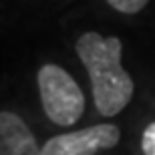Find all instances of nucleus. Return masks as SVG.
Returning <instances> with one entry per match:
<instances>
[{
    "label": "nucleus",
    "instance_id": "nucleus-6",
    "mask_svg": "<svg viewBox=\"0 0 155 155\" xmlns=\"http://www.w3.org/2000/svg\"><path fill=\"white\" fill-rule=\"evenodd\" d=\"M141 149H143V155H155V121L145 127L141 135Z\"/></svg>",
    "mask_w": 155,
    "mask_h": 155
},
{
    "label": "nucleus",
    "instance_id": "nucleus-3",
    "mask_svg": "<svg viewBox=\"0 0 155 155\" xmlns=\"http://www.w3.org/2000/svg\"><path fill=\"white\" fill-rule=\"evenodd\" d=\"M119 139V127L113 123H103V125H93L79 131L54 135L42 145L40 155H93L95 151L115 147Z\"/></svg>",
    "mask_w": 155,
    "mask_h": 155
},
{
    "label": "nucleus",
    "instance_id": "nucleus-4",
    "mask_svg": "<svg viewBox=\"0 0 155 155\" xmlns=\"http://www.w3.org/2000/svg\"><path fill=\"white\" fill-rule=\"evenodd\" d=\"M0 155H40L35 133L16 113H0Z\"/></svg>",
    "mask_w": 155,
    "mask_h": 155
},
{
    "label": "nucleus",
    "instance_id": "nucleus-2",
    "mask_svg": "<svg viewBox=\"0 0 155 155\" xmlns=\"http://www.w3.org/2000/svg\"><path fill=\"white\" fill-rule=\"evenodd\" d=\"M36 81L46 117L58 127H73L85 111V95L79 83L58 64L40 67Z\"/></svg>",
    "mask_w": 155,
    "mask_h": 155
},
{
    "label": "nucleus",
    "instance_id": "nucleus-1",
    "mask_svg": "<svg viewBox=\"0 0 155 155\" xmlns=\"http://www.w3.org/2000/svg\"><path fill=\"white\" fill-rule=\"evenodd\" d=\"M77 54L93 83V101L97 113L115 117L125 109L135 93L131 75L123 69V45L117 36H101L89 30L77 40Z\"/></svg>",
    "mask_w": 155,
    "mask_h": 155
},
{
    "label": "nucleus",
    "instance_id": "nucleus-5",
    "mask_svg": "<svg viewBox=\"0 0 155 155\" xmlns=\"http://www.w3.org/2000/svg\"><path fill=\"white\" fill-rule=\"evenodd\" d=\"M149 0H107V4L111 8H115L117 12H123V14H137L147 6Z\"/></svg>",
    "mask_w": 155,
    "mask_h": 155
}]
</instances>
